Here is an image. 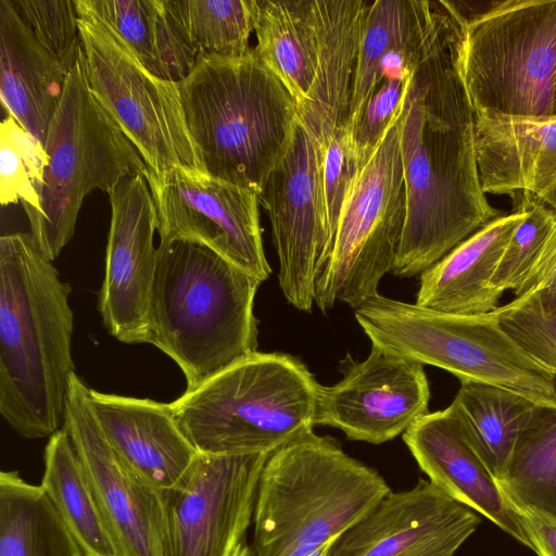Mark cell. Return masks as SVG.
<instances>
[{
  "label": "cell",
  "instance_id": "1",
  "mask_svg": "<svg viewBox=\"0 0 556 556\" xmlns=\"http://www.w3.org/2000/svg\"><path fill=\"white\" fill-rule=\"evenodd\" d=\"M446 7L403 100L406 219L392 269L399 277L421 275L502 215L479 178L475 111L462 73L464 20Z\"/></svg>",
  "mask_w": 556,
  "mask_h": 556
},
{
  "label": "cell",
  "instance_id": "2",
  "mask_svg": "<svg viewBox=\"0 0 556 556\" xmlns=\"http://www.w3.org/2000/svg\"><path fill=\"white\" fill-rule=\"evenodd\" d=\"M70 283L30 233L0 238V414L25 439L62 429L74 328Z\"/></svg>",
  "mask_w": 556,
  "mask_h": 556
},
{
  "label": "cell",
  "instance_id": "3",
  "mask_svg": "<svg viewBox=\"0 0 556 556\" xmlns=\"http://www.w3.org/2000/svg\"><path fill=\"white\" fill-rule=\"evenodd\" d=\"M261 283L202 243L160 240L146 343L179 366L186 391L257 352Z\"/></svg>",
  "mask_w": 556,
  "mask_h": 556
},
{
  "label": "cell",
  "instance_id": "4",
  "mask_svg": "<svg viewBox=\"0 0 556 556\" xmlns=\"http://www.w3.org/2000/svg\"><path fill=\"white\" fill-rule=\"evenodd\" d=\"M178 84L201 170L258 194L298 124L290 91L254 48L240 58L200 55Z\"/></svg>",
  "mask_w": 556,
  "mask_h": 556
},
{
  "label": "cell",
  "instance_id": "5",
  "mask_svg": "<svg viewBox=\"0 0 556 556\" xmlns=\"http://www.w3.org/2000/svg\"><path fill=\"white\" fill-rule=\"evenodd\" d=\"M390 492L376 469L312 431L273 452L263 467L253 556H326Z\"/></svg>",
  "mask_w": 556,
  "mask_h": 556
},
{
  "label": "cell",
  "instance_id": "6",
  "mask_svg": "<svg viewBox=\"0 0 556 556\" xmlns=\"http://www.w3.org/2000/svg\"><path fill=\"white\" fill-rule=\"evenodd\" d=\"M318 387L298 358L256 352L170 406L199 453L271 454L313 431Z\"/></svg>",
  "mask_w": 556,
  "mask_h": 556
},
{
  "label": "cell",
  "instance_id": "7",
  "mask_svg": "<svg viewBox=\"0 0 556 556\" xmlns=\"http://www.w3.org/2000/svg\"><path fill=\"white\" fill-rule=\"evenodd\" d=\"M43 149L48 164L41 182L22 206L31 237L54 261L73 238L85 197L94 189L110 193L123 179L144 176L148 167L90 90L79 56L67 75Z\"/></svg>",
  "mask_w": 556,
  "mask_h": 556
},
{
  "label": "cell",
  "instance_id": "8",
  "mask_svg": "<svg viewBox=\"0 0 556 556\" xmlns=\"http://www.w3.org/2000/svg\"><path fill=\"white\" fill-rule=\"evenodd\" d=\"M355 318L372 345L472 381L556 407V376L502 329L493 313L456 315L383 296L369 298Z\"/></svg>",
  "mask_w": 556,
  "mask_h": 556
},
{
  "label": "cell",
  "instance_id": "9",
  "mask_svg": "<svg viewBox=\"0 0 556 556\" xmlns=\"http://www.w3.org/2000/svg\"><path fill=\"white\" fill-rule=\"evenodd\" d=\"M464 20V83L476 112L554 115L556 0L452 1Z\"/></svg>",
  "mask_w": 556,
  "mask_h": 556
},
{
  "label": "cell",
  "instance_id": "10",
  "mask_svg": "<svg viewBox=\"0 0 556 556\" xmlns=\"http://www.w3.org/2000/svg\"><path fill=\"white\" fill-rule=\"evenodd\" d=\"M402 113L403 103L375 149L357 163L315 282L314 303L323 312L337 303L356 309L392 273L406 219Z\"/></svg>",
  "mask_w": 556,
  "mask_h": 556
},
{
  "label": "cell",
  "instance_id": "11",
  "mask_svg": "<svg viewBox=\"0 0 556 556\" xmlns=\"http://www.w3.org/2000/svg\"><path fill=\"white\" fill-rule=\"evenodd\" d=\"M77 11V10H76ZM79 60L86 81L149 170L172 167L201 170L182 109L179 84L159 78L105 23L77 11Z\"/></svg>",
  "mask_w": 556,
  "mask_h": 556
},
{
  "label": "cell",
  "instance_id": "12",
  "mask_svg": "<svg viewBox=\"0 0 556 556\" xmlns=\"http://www.w3.org/2000/svg\"><path fill=\"white\" fill-rule=\"evenodd\" d=\"M269 455L199 453L179 483L164 491L163 556H232L253 520Z\"/></svg>",
  "mask_w": 556,
  "mask_h": 556
},
{
  "label": "cell",
  "instance_id": "13",
  "mask_svg": "<svg viewBox=\"0 0 556 556\" xmlns=\"http://www.w3.org/2000/svg\"><path fill=\"white\" fill-rule=\"evenodd\" d=\"M144 178L156 208L160 240L202 243L261 282L268 279L271 269L254 191L182 166L162 173L148 169Z\"/></svg>",
  "mask_w": 556,
  "mask_h": 556
},
{
  "label": "cell",
  "instance_id": "14",
  "mask_svg": "<svg viewBox=\"0 0 556 556\" xmlns=\"http://www.w3.org/2000/svg\"><path fill=\"white\" fill-rule=\"evenodd\" d=\"M320 174V146L298 118L287 154L257 197L271 226L279 287L302 312L312 311L317 274L329 248Z\"/></svg>",
  "mask_w": 556,
  "mask_h": 556
},
{
  "label": "cell",
  "instance_id": "15",
  "mask_svg": "<svg viewBox=\"0 0 556 556\" xmlns=\"http://www.w3.org/2000/svg\"><path fill=\"white\" fill-rule=\"evenodd\" d=\"M89 390L73 374L63 427L116 543L121 556H163L164 491L129 468L102 433L89 403Z\"/></svg>",
  "mask_w": 556,
  "mask_h": 556
},
{
  "label": "cell",
  "instance_id": "16",
  "mask_svg": "<svg viewBox=\"0 0 556 556\" xmlns=\"http://www.w3.org/2000/svg\"><path fill=\"white\" fill-rule=\"evenodd\" d=\"M429 400L422 364L371 344L364 361L344 365L339 382L319 384L315 425L337 428L350 440L381 444L427 414Z\"/></svg>",
  "mask_w": 556,
  "mask_h": 556
},
{
  "label": "cell",
  "instance_id": "17",
  "mask_svg": "<svg viewBox=\"0 0 556 556\" xmlns=\"http://www.w3.org/2000/svg\"><path fill=\"white\" fill-rule=\"evenodd\" d=\"M109 197L111 223L98 311L118 341L146 343L157 260L154 200L142 175L123 179Z\"/></svg>",
  "mask_w": 556,
  "mask_h": 556
},
{
  "label": "cell",
  "instance_id": "18",
  "mask_svg": "<svg viewBox=\"0 0 556 556\" xmlns=\"http://www.w3.org/2000/svg\"><path fill=\"white\" fill-rule=\"evenodd\" d=\"M480 521L477 511L419 479L386 495L331 543L326 556H454Z\"/></svg>",
  "mask_w": 556,
  "mask_h": 556
},
{
  "label": "cell",
  "instance_id": "19",
  "mask_svg": "<svg viewBox=\"0 0 556 556\" xmlns=\"http://www.w3.org/2000/svg\"><path fill=\"white\" fill-rule=\"evenodd\" d=\"M403 441L430 482L534 552L520 513L467 440L451 406L418 418Z\"/></svg>",
  "mask_w": 556,
  "mask_h": 556
},
{
  "label": "cell",
  "instance_id": "20",
  "mask_svg": "<svg viewBox=\"0 0 556 556\" xmlns=\"http://www.w3.org/2000/svg\"><path fill=\"white\" fill-rule=\"evenodd\" d=\"M475 149L485 194L530 195L556 212V114L476 112Z\"/></svg>",
  "mask_w": 556,
  "mask_h": 556
},
{
  "label": "cell",
  "instance_id": "21",
  "mask_svg": "<svg viewBox=\"0 0 556 556\" xmlns=\"http://www.w3.org/2000/svg\"><path fill=\"white\" fill-rule=\"evenodd\" d=\"M89 403L115 453L161 491L177 485L199 454L178 427L170 403L93 389Z\"/></svg>",
  "mask_w": 556,
  "mask_h": 556
},
{
  "label": "cell",
  "instance_id": "22",
  "mask_svg": "<svg viewBox=\"0 0 556 556\" xmlns=\"http://www.w3.org/2000/svg\"><path fill=\"white\" fill-rule=\"evenodd\" d=\"M371 1L312 0L317 37V68L299 122L321 144L345 127L361 41Z\"/></svg>",
  "mask_w": 556,
  "mask_h": 556
},
{
  "label": "cell",
  "instance_id": "23",
  "mask_svg": "<svg viewBox=\"0 0 556 556\" xmlns=\"http://www.w3.org/2000/svg\"><path fill=\"white\" fill-rule=\"evenodd\" d=\"M527 207L488 223L420 275L418 306L456 315H481L498 307L502 294L492 278Z\"/></svg>",
  "mask_w": 556,
  "mask_h": 556
},
{
  "label": "cell",
  "instance_id": "24",
  "mask_svg": "<svg viewBox=\"0 0 556 556\" xmlns=\"http://www.w3.org/2000/svg\"><path fill=\"white\" fill-rule=\"evenodd\" d=\"M68 72L36 39L10 0H0V97L8 115L45 147Z\"/></svg>",
  "mask_w": 556,
  "mask_h": 556
},
{
  "label": "cell",
  "instance_id": "25",
  "mask_svg": "<svg viewBox=\"0 0 556 556\" xmlns=\"http://www.w3.org/2000/svg\"><path fill=\"white\" fill-rule=\"evenodd\" d=\"M113 29L139 62L159 78L180 83L199 56L180 0H74Z\"/></svg>",
  "mask_w": 556,
  "mask_h": 556
},
{
  "label": "cell",
  "instance_id": "26",
  "mask_svg": "<svg viewBox=\"0 0 556 556\" xmlns=\"http://www.w3.org/2000/svg\"><path fill=\"white\" fill-rule=\"evenodd\" d=\"M254 33V52L300 106L317 68L312 0H255Z\"/></svg>",
  "mask_w": 556,
  "mask_h": 556
},
{
  "label": "cell",
  "instance_id": "27",
  "mask_svg": "<svg viewBox=\"0 0 556 556\" xmlns=\"http://www.w3.org/2000/svg\"><path fill=\"white\" fill-rule=\"evenodd\" d=\"M450 406L473 450L501 479L538 404L503 388L460 381Z\"/></svg>",
  "mask_w": 556,
  "mask_h": 556
},
{
  "label": "cell",
  "instance_id": "28",
  "mask_svg": "<svg viewBox=\"0 0 556 556\" xmlns=\"http://www.w3.org/2000/svg\"><path fill=\"white\" fill-rule=\"evenodd\" d=\"M0 556H84L41 485L0 473Z\"/></svg>",
  "mask_w": 556,
  "mask_h": 556
},
{
  "label": "cell",
  "instance_id": "29",
  "mask_svg": "<svg viewBox=\"0 0 556 556\" xmlns=\"http://www.w3.org/2000/svg\"><path fill=\"white\" fill-rule=\"evenodd\" d=\"M84 556H121L64 428L45 448L41 484Z\"/></svg>",
  "mask_w": 556,
  "mask_h": 556
},
{
  "label": "cell",
  "instance_id": "30",
  "mask_svg": "<svg viewBox=\"0 0 556 556\" xmlns=\"http://www.w3.org/2000/svg\"><path fill=\"white\" fill-rule=\"evenodd\" d=\"M497 482L518 511L556 521V407L536 406Z\"/></svg>",
  "mask_w": 556,
  "mask_h": 556
},
{
  "label": "cell",
  "instance_id": "31",
  "mask_svg": "<svg viewBox=\"0 0 556 556\" xmlns=\"http://www.w3.org/2000/svg\"><path fill=\"white\" fill-rule=\"evenodd\" d=\"M426 0L371 1L361 41L352 100L345 128L352 134L371 92L379 85L383 55L408 40L419 28L428 11Z\"/></svg>",
  "mask_w": 556,
  "mask_h": 556
},
{
  "label": "cell",
  "instance_id": "32",
  "mask_svg": "<svg viewBox=\"0 0 556 556\" xmlns=\"http://www.w3.org/2000/svg\"><path fill=\"white\" fill-rule=\"evenodd\" d=\"M182 15L200 55L249 54L255 0H180Z\"/></svg>",
  "mask_w": 556,
  "mask_h": 556
},
{
  "label": "cell",
  "instance_id": "33",
  "mask_svg": "<svg viewBox=\"0 0 556 556\" xmlns=\"http://www.w3.org/2000/svg\"><path fill=\"white\" fill-rule=\"evenodd\" d=\"M492 313L528 356L556 376V288L515 296Z\"/></svg>",
  "mask_w": 556,
  "mask_h": 556
},
{
  "label": "cell",
  "instance_id": "34",
  "mask_svg": "<svg viewBox=\"0 0 556 556\" xmlns=\"http://www.w3.org/2000/svg\"><path fill=\"white\" fill-rule=\"evenodd\" d=\"M520 203L527 216L511 236L496 271L492 286L501 294L511 290L515 296L541 264L556 235V212L530 195H522Z\"/></svg>",
  "mask_w": 556,
  "mask_h": 556
},
{
  "label": "cell",
  "instance_id": "35",
  "mask_svg": "<svg viewBox=\"0 0 556 556\" xmlns=\"http://www.w3.org/2000/svg\"><path fill=\"white\" fill-rule=\"evenodd\" d=\"M48 157L41 143L8 115L0 124V202L28 201L41 182Z\"/></svg>",
  "mask_w": 556,
  "mask_h": 556
},
{
  "label": "cell",
  "instance_id": "36",
  "mask_svg": "<svg viewBox=\"0 0 556 556\" xmlns=\"http://www.w3.org/2000/svg\"><path fill=\"white\" fill-rule=\"evenodd\" d=\"M36 39L70 73L78 61L81 39L74 0H10Z\"/></svg>",
  "mask_w": 556,
  "mask_h": 556
},
{
  "label": "cell",
  "instance_id": "37",
  "mask_svg": "<svg viewBox=\"0 0 556 556\" xmlns=\"http://www.w3.org/2000/svg\"><path fill=\"white\" fill-rule=\"evenodd\" d=\"M319 146L321 190L329 230V251L358 160L352 135L345 127L336 129Z\"/></svg>",
  "mask_w": 556,
  "mask_h": 556
},
{
  "label": "cell",
  "instance_id": "38",
  "mask_svg": "<svg viewBox=\"0 0 556 556\" xmlns=\"http://www.w3.org/2000/svg\"><path fill=\"white\" fill-rule=\"evenodd\" d=\"M408 79L383 78L371 92L351 134L358 161L375 149L401 109Z\"/></svg>",
  "mask_w": 556,
  "mask_h": 556
},
{
  "label": "cell",
  "instance_id": "39",
  "mask_svg": "<svg viewBox=\"0 0 556 556\" xmlns=\"http://www.w3.org/2000/svg\"><path fill=\"white\" fill-rule=\"evenodd\" d=\"M539 556H556V521L519 511Z\"/></svg>",
  "mask_w": 556,
  "mask_h": 556
},
{
  "label": "cell",
  "instance_id": "40",
  "mask_svg": "<svg viewBox=\"0 0 556 556\" xmlns=\"http://www.w3.org/2000/svg\"><path fill=\"white\" fill-rule=\"evenodd\" d=\"M545 288H556V235L535 273L517 296Z\"/></svg>",
  "mask_w": 556,
  "mask_h": 556
},
{
  "label": "cell",
  "instance_id": "41",
  "mask_svg": "<svg viewBox=\"0 0 556 556\" xmlns=\"http://www.w3.org/2000/svg\"><path fill=\"white\" fill-rule=\"evenodd\" d=\"M554 113L556 114V71L554 75Z\"/></svg>",
  "mask_w": 556,
  "mask_h": 556
},
{
  "label": "cell",
  "instance_id": "42",
  "mask_svg": "<svg viewBox=\"0 0 556 556\" xmlns=\"http://www.w3.org/2000/svg\"><path fill=\"white\" fill-rule=\"evenodd\" d=\"M235 556H242V555H235Z\"/></svg>",
  "mask_w": 556,
  "mask_h": 556
}]
</instances>
